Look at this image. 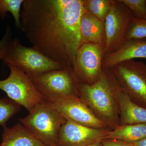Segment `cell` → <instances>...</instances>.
I'll return each mask as SVG.
<instances>
[{
    "instance_id": "cell-15",
    "label": "cell",
    "mask_w": 146,
    "mask_h": 146,
    "mask_svg": "<svg viewBox=\"0 0 146 146\" xmlns=\"http://www.w3.org/2000/svg\"><path fill=\"white\" fill-rule=\"evenodd\" d=\"M0 146H47L35 138L21 123L3 127Z\"/></svg>"
},
{
    "instance_id": "cell-10",
    "label": "cell",
    "mask_w": 146,
    "mask_h": 146,
    "mask_svg": "<svg viewBox=\"0 0 146 146\" xmlns=\"http://www.w3.org/2000/svg\"><path fill=\"white\" fill-rule=\"evenodd\" d=\"M46 100L67 120L89 127L109 129L78 97L50 98Z\"/></svg>"
},
{
    "instance_id": "cell-25",
    "label": "cell",
    "mask_w": 146,
    "mask_h": 146,
    "mask_svg": "<svg viewBox=\"0 0 146 146\" xmlns=\"http://www.w3.org/2000/svg\"><path fill=\"white\" fill-rule=\"evenodd\" d=\"M87 146H103L101 143V141H98V142H96V143H94L90 144V145H88Z\"/></svg>"
},
{
    "instance_id": "cell-1",
    "label": "cell",
    "mask_w": 146,
    "mask_h": 146,
    "mask_svg": "<svg viewBox=\"0 0 146 146\" xmlns=\"http://www.w3.org/2000/svg\"><path fill=\"white\" fill-rule=\"evenodd\" d=\"M21 28L35 49L51 60L72 66L82 45L83 0H24Z\"/></svg>"
},
{
    "instance_id": "cell-8",
    "label": "cell",
    "mask_w": 146,
    "mask_h": 146,
    "mask_svg": "<svg viewBox=\"0 0 146 146\" xmlns=\"http://www.w3.org/2000/svg\"><path fill=\"white\" fill-rule=\"evenodd\" d=\"M133 18L132 11L125 5L120 0H112L105 21L106 40L104 56L115 52L124 44L128 27Z\"/></svg>"
},
{
    "instance_id": "cell-12",
    "label": "cell",
    "mask_w": 146,
    "mask_h": 146,
    "mask_svg": "<svg viewBox=\"0 0 146 146\" xmlns=\"http://www.w3.org/2000/svg\"><path fill=\"white\" fill-rule=\"evenodd\" d=\"M136 58H146V39L126 41L115 52L106 55L102 62L103 68H111L118 63Z\"/></svg>"
},
{
    "instance_id": "cell-19",
    "label": "cell",
    "mask_w": 146,
    "mask_h": 146,
    "mask_svg": "<svg viewBox=\"0 0 146 146\" xmlns=\"http://www.w3.org/2000/svg\"><path fill=\"white\" fill-rule=\"evenodd\" d=\"M21 106L9 98L0 99V125L5 127L9 120L20 111Z\"/></svg>"
},
{
    "instance_id": "cell-24",
    "label": "cell",
    "mask_w": 146,
    "mask_h": 146,
    "mask_svg": "<svg viewBox=\"0 0 146 146\" xmlns=\"http://www.w3.org/2000/svg\"><path fill=\"white\" fill-rule=\"evenodd\" d=\"M131 144L133 146H146V137Z\"/></svg>"
},
{
    "instance_id": "cell-18",
    "label": "cell",
    "mask_w": 146,
    "mask_h": 146,
    "mask_svg": "<svg viewBox=\"0 0 146 146\" xmlns=\"http://www.w3.org/2000/svg\"><path fill=\"white\" fill-rule=\"evenodd\" d=\"M24 0H0V17L4 18L7 12H10L15 20V25L21 28V7Z\"/></svg>"
},
{
    "instance_id": "cell-26",
    "label": "cell",
    "mask_w": 146,
    "mask_h": 146,
    "mask_svg": "<svg viewBox=\"0 0 146 146\" xmlns=\"http://www.w3.org/2000/svg\"><path fill=\"white\" fill-rule=\"evenodd\" d=\"M131 145H132V144H131ZM132 146H133V145H132Z\"/></svg>"
},
{
    "instance_id": "cell-4",
    "label": "cell",
    "mask_w": 146,
    "mask_h": 146,
    "mask_svg": "<svg viewBox=\"0 0 146 146\" xmlns=\"http://www.w3.org/2000/svg\"><path fill=\"white\" fill-rule=\"evenodd\" d=\"M3 60L4 64L14 65L31 79L48 71L65 67L48 58L33 47L24 46L17 37L9 43Z\"/></svg>"
},
{
    "instance_id": "cell-16",
    "label": "cell",
    "mask_w": 146,
    "mask_h": 146,
    "mask_svg": "<svg viewBox=\"0 0 146 146\" xmlns=\"http://www.w3.org/2000/svg\"><path fill=\"white\" fill-rule=\"evenodd\" d=\"M146 137V123H139L119 126L110 131L104 139H115L132 144Z\"/></svg>"
},
{
    "instance_id": "cell-5",
    "label": "cell",
    "mask_w": 146,
    "mask_h": 146,
    "mask_svg": "<svg viewBox=\"0 0 146 146\" xmlns=\"http://www.w3.org/2000/svg\"><path fill=\"white\" fill-rule=\"evenodd\" d=\"M120 88L131 100L146 109V64L126 60L110 68Z\"/></svg>"
},
{
    "instance_id": "cell-9",
    "label": "cell",
    "mask_w": 146,
    "mask_h": 146,
    "mask_svg": "<svg viewBox=\"0 0 146 146\" xmlns=\"http://www.w3.org/2000/svg\"><path fill=\"white\" fill-rule=\"evenodd\" d=\"M104 54V46L91 43L81 45L76 53L73 65L80 82L92 84L98 81L102 74Z\"/></svg>"
},
{
    "instance_id": "cell-20",
    "label": "cell",
    "mask_w": 146,
    "mask_h": 146,
    "mask_svg": "<svg viewBox=\"0 0 146 146\" xmlns=\"http://www.w3.org/2000/svg\"><path fill=\"white\" fill-rule=\"evenodd\" d=\"M146 38V20L132 18L128 27L125 35L126 41L131 39Z\"/></svg>"
},
{
    "instance_id": "cell-2",
    "label": "cell",
    "mask_w": 146,
    "mask_h": 146,
    "mask_svg": "<svg viewBox=\"0 0 146 146\" xmlns=\"http://www.w3.org/2000/svg\"><path fill=\"white\" fill-rule=\"evenodd\" d=\"M119 86L110 68H103L100 77L93 84L78 83V98L111 130L119 126Z\"/></svg>"
},
{
    "instance_id": "cell-22",
    "label": "cell",
    "mask_w": 146,
    "mask_h": 146,
    "mask_svg": "<svg viewBox=\"0 0 146 146\" xmlns=\"http://www.w3.org/2000/svg\"><path fill=\"white\" fill-rule=\"evenodd\" d=\"M11 31L10 28H8L5 32L3 38L0 40V59H3L6 51L11 40Z\"/></svg>"
},
{
    "instance_id": "cell-23",
    "label": "cell",
    "mask_w": 146,
    "mask_h": 146,
    "mask_svg": "<svg viewBox=\"0 0 146 146\" xmlns=\"http://www.w3.org/2000/svg\"><path fill=\"white\" fill-rule=\"evenodd\" d=\"M101 143L103 146H132L131 144L115 139H103Z\"/></svg>"
},
{
    "instance_id": "cell-7",
    "label": "cell",
    "mask_w": 146,
    "mask_h": 146,
    "mask_svg": "<svg viewBox=\"0 0 146 146\" xmlns=\"http://www.w3.org/2000/svg\"><path fill=\"white\" fill-rule=\"evenodd\" d=\"M45 98L78 97V79L72 66L48 71L31 79Z\"/></svg>"
},
{
    "instance_id": "cell-6",
    "label": "cell",
    "mask_w": 146,
    "mask_h": 146,
    "mask_svg": "<svg viewBox=\"0 0 146 146\" xmlns=\"http://www.w3.org/2000/svg\"><path fill=\"white\" fill-rule=\"evenodd\" d=\"M7 65L10 69V74L5 79L0 80V89L10 99L23 106L29 112L46 101L25 73L14 65Z\"/></svg>"
},
{
    "instance_id": "cell-21",
    "label": "cell",
    "mask_w": 146,
    "mask_h": 146,
    "mask_svg": "<svg viewBox=\"0 0 146 146\" xmlns=\"http://www.w3.org/2000/svg\"><path fill=\"white\" fill-rule=\"evenodd\" d=\"M132 11L135 18L146 20V0H120Z\"/></svg>"
},
{
    "instance_id": "cell-17",
    "label": "cell",
    "mask_w": 146,
    "mask_h": 146,
    "mask_svg": "<svg viewBox=\"0 0 146 146\" xmlns=\"http://www.w3.org/2000/svg\"><path fill=\"white\" fill-rule=\"evenodd\" d=\"M112 0H83L84 7L93 16L105 22Z\"/></svg>"
},
{
    "instance_id": "cell-11",
    "label": "cell",
    "mask_w": 146,
    "mask_h": 146,
    "mask_svg": "<svg viewBox=\"0 0 146 146\" xmlns=\"http://www.w3.org/2000/svg\"><path fill=\"white\" fill-rule=\"evenodd\" d=\"M110 130L89 127L67 120L60 129L56 146H87L102 141Z\"/></svg>"
},
{
    "instance_id": "cell-13",
    "label": "cell",
    "mask_w": 146,
    "mask_h": 146,
    "mask_svg": "<svg viewBox=\"0 0 146 146\" xmlns=\"http://www.w3.org/2000/svg\"><path fill=\"white\" fill-rule=\"evenodd\" d=\"M117 99L119 109V126L146 123V108L132 102L119 86L117 90Z\"/></svg>"
},
{
    "instance_id": "cell-14",
    "label": "cell",
    "mask_w": 146,
    "mask_h": 146,
    "mask_svg": "<svg viewBox=\"0 0 146 146\" xmlns=\"http://www.w3.org/2000/svg\"><path fill=\"white\" fill-rule=\"evenodd\" d=\"M82 44L91 43L104 46L105 44V22L93 16L84 9L80 22Z\"/></svg>"
},
{
    "instance_id": "cell-3",
    "label": "cell",
    "mask_w": 146,
    "mask_h": 146,
    "mask_svg": "<svg viewBox=\"0 0 146 146\" xmlns=\"http://www.w3.org/2000/svg\"><path fill=\"white\" fill-rule=\"evenodd\" d=\"M66 121L47 101L19 119L33 136L47 146H56L60 129Z\"/></svg>"
}]
</instances>
